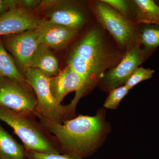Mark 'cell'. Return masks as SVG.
<instances>
[{
    "label": "cell",
    "mask_w": 159,
    "mask_h": 159,
    "mask_svg": "<svg viewBox=\"0 0 159 159\" xmlns=\"http://www.w3.org/2000/svg\"><path fill=\"white\" fill-rule=\"evenodd\" d=\"M35 116L55 138L61 153L84 158L92 155L106 135L107 125L103 110L94 116L79 115L60 124L38 114Z\"/></svg>",
    "instance_id": "obj_1"
},
{
    "label": "cell",
    "mask_w": 159,
    "mask_h": 159,
    "mask_svg": "<svg viewBox=\"0 0 159 159\" xmlns=\"http://www.w3.org/2000/svg\"><path fill=\"white\" fill-rule=\"evenodd\" d=\"M37 119L34 115L16 112L0 106V120L13 129L26 150L61 154L54 137Z\"/></svg>",
    "instance_id": "obj_2"
},
{
    "label": "cell",
    "mask_w": 159,
    "mask_h": 159,
    "mask_svg": "<svg viewBox=\"0 0 159 159\" xmlns=\"http://www.w3.org/2000/svg\"><path fill=\"white\" fill-rule=\"evenodd\" d=\"M24 76L37 97V105L34 114L58 124H62L64 105L57 103L52 96L50 78L39 70L34 68L27 69Z\"/></svg>",
    "instance_id": "obj_3"
},
{
    "label": "cell",
    "mask_w": 159,
    "mask_h": 159,
    "mask_svg": "<svg viewBox=\"0 0 159 159\" xmlns=\"http://www.w3.org/2000/svg\"><path fill=\"white\" fill-rule=\"evenodd\" d=\"M50 78L51 93L55 101L61 104L65 97L71 92L76 95L70 103L64 105V120L73 119L77 102L89 89L84 80L68 65L56 76Z\"/></svg>",
    "instance_id": "obj_4"
},
{
    "label": "cell",
    "mask_w": 159,
    "mask_h": 159,
    "mask_svg": "<svg viewBox=\"0 0 159 159\" xmlns=\"http://www.w3.org/2000/svg\"><path fill=\"white\" fill-rule=\"evenodd\" d=\"M37 105V97L28 83L0 77L1 106L19 113L34 115Z\"/></svg>",
    "instance_id": "obj_5"
},
{
    "label": "cell",
    "mask_w": 159,
    "mask_h": 159,
    "mask_svg": "<svg viewBox=\"0 0 159 159\" xmlns=\"http://www.w3.org/2000/svg\"><path fill=\"white\" fill-rule=\"evenodd\" d=\"M92 10L98 22L119 45L126 47L130 43L135 29L127 17L102 1L94 2Z\"/></svg>",
    "instance_id": "obj_6"
},
{
    "label": "cell",
    "mask_w": 159,
    "mask_h": 159,
    "mask_svg": "<svg viewBox=\"0 0 159 159\" xmlns=\"http://www.w3.org/2000/svg\"><path fill=\"white\" fill-rule=\"evenodd\" d=\"M73 51L84 61L98 80L110 65L102 34L97 29L87 32Z\"/></svg>",
    "instance_id": "obj_7"
},
{
    "label": "cell",
    "mask_w": 159,
    "mask_h": 159,
    "mask_svg": "<svg viewBox=\"0 0 159 159\" xmlns=\"http://www.w3.org/2000/svg\"><path fill=\"white\" fill-rule=\"evenodd\" d=\"M150 53L141 48L138 43L127 51L121 62L102 78L104 87L110 91L125 85L134 71L145 61Z\"/></svg>",
    "instance_id": "obj_8"
},
{
    "label": "cell",
    "mask_w": 159,
    "mask_h": 159,
    "mask_svg": "<svg viewBox=\"0 0 159 159\" xmlns=\"http://www.w3.org/2000/svg\"><path fill=\"white\" fill-rule=\"evenodd\" d=\"M5 48L12 54L23 74L28 69L29 61L40 44L37 29H31L5 36Z\"/></svg>",
    "instance_id": "obj_9"
},
{
    "label": "cell",
    "mask_w": 159,
    "mask_h": 159,
    "mask_svg": "<svg viewBox=\"0 0 159 159\" xmlns=\"http://www.w3.org/2000/svg\"><path fill=\"white\" fill-rule=\"evenodd\" d=\"M47 9L46 20L50 22L77 31L85 22V16L83 11L70 2L53 1Z\"/></svg>",
    "instance_id": "obj_10"
},
{
    "label": "cell",
    "mask_w": 159,
    "mask_h": 159,
    "mask_svg": "<svg viewBox=\"0 0 159 159\" xmlns=\"http://www.w3.org/2000/svg\"><path fill=\"white\" fill-rule=\"evenodd\" d=\"M39 20L32 11L17 6L0 16V37L37 29Z\"/></svg>",
    "instance_id": "obj_11"
},
{
    "label": "cell",
    "mask_w": 159,
    "mask_h": 159,
    "mask_svg": "<svg viewBox=\"0 0 159 159\" xmlns=\"http://www.w3.org/2000/svg\"><path fill=\"white\" fill-rule=\"evenodd\" d=\"M36 29L40 44L58 50L65 48L77 35L78 31L46 20H39Z\"/></svg>",
    "instance_id": "obj_12"
},
{
    "label": "cell",
    "mask_w": 159,
    "mask_h": 159,
    "mask_svg": "<svg viewBox=\"0 0 159 159\" xmlns=\"http://www.w3.org/2000/svg\"><path fill=\"white\" fill-rule=\"evenodd\" d=\"M28 68L38 69L51 77L59 73V63L50 48L42 44L38 47L29 61Z\"/></svg>",
    "instance_id": "obj_13"
},
{
    "label": "cell",
    "mask_w": 159,
    "mask_h": 159,
    "mask_svg": "<svg viewBox=\"0 0 159 159\" xmlns=\"http://www.w3.org/2000/svg\"><path fill=\"white\" fill-rule=\"evenodd\" d=\"M0 159H27L26 150L0 124Z\"/></svg>",
    "instance_id": "obj_14"
},
{
    "label": "cell",
    "mask_w": 159,
    "mask_h": 159,
    "mask_svg": "<svg viewBox=\"0 0 159 159\" xmlns=\"http://www.w3.org/2000/svg\"><path fill=\"white\" fill-rule=\"evenodd\" d=\"M137 22L159 25V6L152 0H135Z\"/></svg>",
    "instance_id": "obj_15"
},
{
    "label": "cell",
    "mask_w": 159,
    "mask_h": 159,
    "mask_svg": "<svg viewBox=\"0 0 159 159\" xmlns=\"http://www.w3.org/2000/svg\"><path fill=\"white\" fill-rule=\"evenodd\" d=\"M0 77H6L22 83H27L16 61L6 51L0 37Z\"/></svg>",
    "instance_id": "obj_16"
},
{
    "label": "cell",
    "mask_w": 159,
    "mask_h": 159,
    "mask_svg": "<svg viewBox=\"0 0 159 159\" xmlns=\"http://www.w3.org/2000/svg\"><path fill=\"white\" fill-rule=\"evenodd\" d=\"M137 43L151 54L159 46V25L144 24L139 30Z\"/></svg>",
    "instance_id": "obj_17"
},
{
    "label": "cell",
    "mask_w": 159,
    "mask_h": 159,
    "mask_svg": "<svg viewBox=\"0 0 159 159\" xmlns=\"http://www.w3.org/2000/svg\"><path fill=\"white\" fill-rule=\"evenodd\" d=\"M68 65L84 80L90 89L98 79L83 60L72 51L68 57Z\"/></svg>",
    "instance_id": "obj_18"
},
{
    "label": "cell",
    "mask_w": 159,
    "mask_h": 159,
    "mask_svg": "<svg viewBox=\"0 0 159 159\" xmlns=\"http://www.w3.org/2000/svg\"><path fill=\"white\" fill-rule=\"evenodd\" d=\"M129 90L125 85L111 90L106 99L103 106L108 109H116L119 106L122 99L128 93Z\"/></svg>",
    "instance_id": "obj_19"
},
{
    "label": "cell",
    "mask_w": 159,
    "mask_h": 159,
    "mask_svg": "<svg viewBox=\"0 0 159 159\" xmlns=\"http://www.w3.org/2000/svg\"><path fill=\"white\" fill-rule=\"evenodd\" d=\"M154 71V70L149 68L139 67L131 75L125 85L131 89L139 83L151 78Z\"/></svg>",
    "instance_id": "obj_20"
},
{
    "label": "cell",
    "mask_w": 159,
    "mask_h": 159,
    "mask_svg": "<svg viewBox=\"0 0 159 159\" xmlns=\"http://www.w3.org/2000/svg\"><path fill=\"white\" fill-rule=\"evenodd\" d=\"M26 156L28 159H84L73 155L44 153L32 150H26Z\"/></svg>",
    "instance_id": "obj_21"
},
{
    "label": "cell",
    "mask_w": 159,
    "mask_h": 159,
    "mask_svg": "<svg viewBox=\"0 0 159 159\" xmlns=\"http://www.w3.org/2000/svg\"><path fill=\"white\" fill-rule=\"evenodd\" d=\"M127 17L129 11V5L127 1L123 0H102Z\"/></svg>",
    "instance_id": "obj_22"
},
{
    "label": "cell",
    "mask_w": 159,
    "mask_h": 159,
    "mask_svg": "<svg viewBox=\"0 0 159 159\" xmlns=\"http://www.w3.org/2000/svg\"><path fill=\"white\" fill-rule=\"evenodd\" d=\"M42 1L39 0H19L18 6L25 10L32 11L38 9Z\"/></svg>",
    "instance_id": "obj_23"
},
{
    "label": "cell",
    "mask_w": 159,
    "mask_h": 159,
    "mask_svg": "<svg viewBox=\"0 0 159 159\" xmlns=\"http://www.w3.org/2000/svg\"><path fill=\"white\" fill-rule=\"evenodd\" d=\"M19 0H0V16L17 7Z\"/></svg>",
    "instance_id": "obj_24"
},
{
    "label": "cell",
    "mask_w": 159,
    "mask_h": 159,
    "mask_svg": "<svg viewBox=\"0 0 159 159\" xmlns=\"http://www.w3.org/2000/svg\"><path fill=\"white\" fill-rule=\"evenodd\" d=\"M155 3H156L157 5L158 6H159V1H157V2H155Z\"/></svg>",
    "instance_id": "obj_25"
}]
</instances>
